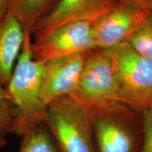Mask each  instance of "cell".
<instances>
[{
  "label": "cell",
  "mask_w": 152,
  "mask_h": 152,
  "mask_svg": "<svg viewBox=\"0 0 152 152\" xmlns=\"http://www.w3.org/2000/svg\"><path fill=\"white\" fill-rule=\"evenodd\" d=\"M31 36L25 31L21 50L5 88L14 111L10 133L18 136L43 124L47 108L40 97L45 63L34 57Z\"/></svg>",
  "instance_id": "cell-1"
},
{
  "label": "cell",
  "mask_w": 152,
  "mask_h": 152,
  "mask_svg": "<svg viewBox=\"0 0 152 152\" xmlns=\"http://www.w3.org/2000/svg\"><path fill=\"white\" fill-rule=\"evenodd\" d=\"M68 96L87 112L133 111L123 102L105 49H95L90 53L78 84Z\"/></svg>",
  "instance_id": "cell-2"
},
{
  "label": "cell",
  "mask_w": 152,
  "mask_h": 152,
  "mask_svg": "<svg viewBox=\"0 0 152 152\" xmlns=\"http://www.w3.org/2000/svg\"><path fill=\"white\" fill-rule=\"evenodd\" d=\"M105 50L123 102L141 115L152 107V59L138 54L128 41Z\"/></svg>",
  "instance_id": "cell-3"
},
{
  "label": "cell",
  "mask_w": 152,
  "mask_h": 152,
  "mask_svg": "<svg viewBox=\"0 0 152 152\" xmlns=\"http://www.w3.org/2000/svg\"><path fill=\"white\" fill-rule=\"evenodd\" d=\"M43 124L61 152H97L88 113L69 96L47 106Z\"/></svg>",
  "instance_id": "cell-4"
},
{
  "label": "cell",
  "mask_w": 152,
  "mask_h": 152,
  "mask_svg": "<svg viewBox=\"0 0 152 152\" xmlns=\"http://www.w3.org/2000/svg\"><path fill=\"white\" fill-rule=\"evenodd\" d=\"M87 113L99 152L135 151L136 128L141 125L140 114L132 110Z\"/></svg>",
  "instance_id": "cell-5"
},
{
  "label": "cell",
  "mask_w": 152,
  "mask_h": 152,
  "mask_svg": "<svg viewBox=\"0 0 152 152\" xmlns=\"http://www.w3.org/2000/svg\"><path fill=\"white\" fill-rule=\"evenodd\" d=\"M118 0H58L34 28L33 42H39L66 24L93 23L111 11Z\"/></svg>",
  "instance_id": "cell-6"
},
{
  "label": "cell",
  "mask_w": 152,
  "mask_h": 152,
  "mask_svg": "<svg viewBox=\"0 0 152 152\" xmlns=\"http://www.w3.org/2000/svg\"><path fill=\"white\" fill-rule=\"evenodd\" d=\"M92 24L76 22L66 24L39 42H33L35 59L42 62L69 56L96 49Z\"/></svg>",
  "instance_id": "cell-7"
},
{
  "label": "cell",
  "mask_w": 152,
  "mask_h": 152,
  "mask_svg": "<svg viewBox=\"0 0 152 152\" xmlns=\"http://www.w3.org/2000/svg\"><path fill=\"white\" fill-rule=\"evenodd\" d=\"M149 12L119 1L111 11L92 24L96 49H108L128 41Z\"/></svg>",
  "instance_id": "cell-8"
},
{
  "label": "cell",
  "mask_w": 152,
  "mask_h": 152,
  "mask_svg": "<svg viewBox=\"0 0 152 152\" xmlns=\"http://www.w3.org/2000/svg\"><path fill=\"white\" fill-rule=\"evenodd\" d=\"M92 51L45 62L40 90L41 99L45 105L75 90Z\"/></svg>",
  "instance_id": "cell-9"
},
{
  "label": "cell",
  "mask_w": 152,
  "mask_h": 152,
  "mask_svg": "<svg viewBox=\"0 0 152 152\" xmlns=\"http://www.w3.org/2000/svg\"><path fill=\"white\" fill-rule=\"evenodd\" d=\"M24 37L23 28L11 13L0 20V84L4 87L11 78Z\"/></svg>",
  "instance_id": "cell-10"
},
{
  "label": "cell",
  "mask_w": 152,
  "mask_h": 152,
  "mask_svg": "<svg viewBox=\"0 0 152 152\" xmlns=\"http://www.w3.org/2000/svg\"><path fill=\"white\" fill-rule=\"evenodd\" d=\"M55 0H11L9 12L30 34L54 6Z\"/></svg>",
  "instance_id": "cell-11"
},
{
  "label": "cell",
  "mask_w": 152,
  "mask_h": 152,
  "mask_svg": "<svg viewBox=\"0 0 152 152\" xmlns=\"http://www.w3.org/2000/svg\"><path fill=\"white\" fill-rule=\"evenodd\" d=\"M23 137L18 152H58L50 132L42 124L28 131Z\"/></svg>",
  "instance_id": "cell-12"
},
{
  "label": "cell",
  "mask_w": 152,
  "mask_h": 152,
  "mask_svg": "<svg viewBox=\"0 0 152 152\" xmlns=\"http://www.w3.org/2000/svg\"><path fill=\"white\" fill-rule=\"evenodd\" d=\"M135 52L152 59V11L128 40Z\"/></svg>",
  "instance_id": "cell-13"
},
{
  "label": "cell",
  "mask_w": 152,
  "mask_h": 152,
  "mask_svg": "<svg viewBox=\"0 0 152 152\" xmlns=\"http://www.w3.org/2000/svg\"><path fill=\"white\" fill-rule=\"evenodd\" d=\"M14 111L4 87L0 84V142L7 133H10Z\"/></svg>",
  "instance_id": "cell-14"
},
{
  "label": "cell",
  "mask_w": 152,
  "mask_h": 152,
  "mask_svg": "<svg viewBox=\"0 0 152 152\" xmlns=\"http://www.w3.org/2000/svg\"><path fill=\"white\" fill-rule=\"evenodd\" d=\"M142 144L140 152H152V107L141 113Z\"/></svg>",
  "instance_id": "cell-15"
},
{
  "label": "cell",
  "mask_w": 152,
  "mask_h": 152,
  "mask_svg": "<svg viewBox=\"0 0 152 152\" xmlns=\"http://www.w3.org/2000/svg\"><path fill=\"white\" fill-rule=\"evenodd\" d=\"M118 1L136 8L152 11V0H118Z\"/></svg>",
  "instance_id": "cell-16"
},
{
  "label": "cell",
  "mask_w": 152,
  "mask_h": 152,
  "mask_svg": "<svg viewBox=\"0 0 152 152\" xmlns=\"http://www.w3.org/2000/svg\"><path fill=\"white\" fill-rule=\"evenodd\" d=\"M11 0H0V20L5 18L10 11Z\"/></svg>",
  "instance_id": "cell-17"
}]
</instances>
